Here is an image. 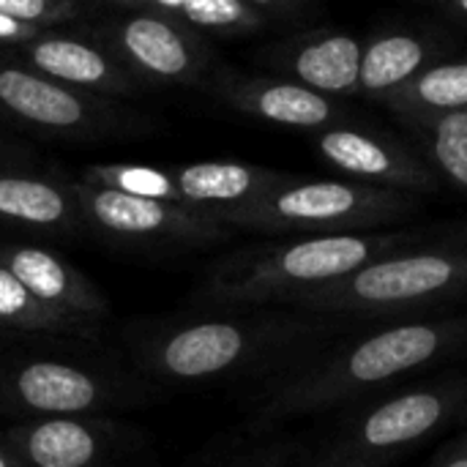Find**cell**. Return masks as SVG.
Segmentation results:
<instances>
[{"label": "cell", "mask_w": 467, "mask_h": 467, "mask_svg": "<svg viewBox=\"0 0 467 467\" xmlns=\"http://www.w3.org/2000/svg\"><path fill=\"white\" fill-rule=\"evenodd\" d=\"M348 334V323L290 306H230L142 323L126 334L129 364L156 386L276 378Z\"/></svg>", "instance_id": "1"}, {"label": "cell", "mask_w": 467, "mask_h": 467, "mask_svg": "<svg viewBox=\"0 0 467 467\" xmlns=\"http://www.w3.org/2000/svg\"><path fill=\"white\" fill-rule=\"evenodd\" d=\"M467 350V315H435L383 323L358 337H339L309 361L271 378L254 400V435L298 416L358 402L375 389L435 367Z\"/></svg>", "instance_id": "2"}, {"label": "cell", "mask_w": 467, "mask_h": 467, "mask_svg": "<svg viewBox=\"0 0 467 467\" xmlns=\"http://www.w3.org/2000/svg\"><path fill=\"white\" fill-rule=\"evenodd\" d=\"M432 230H375L293 235L238 249L211 265L194 301L213 309L296 306L326 285L342 282L378 257L410 246Z\"/></svg>", "instance_id": "3"}, {"label": "cell", "mask_w": 467, "mask_h": 467, "mask_svg": "<svg viewBox=\"0 0 467 467\" xmlns=\"http://www.w3.org/2000/svg\"><path fill=\"white\" fill-rule=\"evenodd\" d=\"M467 304V230H432L421 241L372 260L342 282L326 285L290 309L342 323H400L435 317Z\"/></svg>", "instance_id": "4"}, {"label": "cell", "mask_w": 467, "mask_h": 467, "mask_svg": "<svg viewBox=\"0 0 467 467\" xmlns=\"http://www.w3.org/2000/svg\"><path fill=\"white\" fill-rule=\"evenodd\" d=\"M421 211V197L350 178L287 175L254 202L227 213L222 222L233 233H260L271 238L339 235L394 230Z\"/></svg>", "instance_id": "5"}, {"label": "cell", "mask_w": 467, "mask_h": 467, "mask_svg": "<svg viewBox=\"0 0 467 467\" xmlns=\"http://www.w3.org/2000/svg\"><path fill=\"white\" fill-rule=\"evenodd\" d=\"M161 389L140 372L71 353H0V413L16 421L52 416H104L145 405Z\"/></svg>", "instance_id": "6"}, {"label": "cell", "mask_w": 467, "mask_h": 467, "mask_svg": "<svg viewBox=\"0 0 467 467\" xmlns=\"http://www.w3.org/2000/svg\"><path fill=\"white\" fill-rule=\"evenodd\" d=\"M0 118L49 140H109L148 131L150 120L118 99L55 82L0 49Z\"/></svg>", "instance_id": "7"}, {"label": "cell", "mask_w": 467, "mask_h": 467, "mask_svg": "<svg viewBox=\"0 0 467 467\" xmlns=\"http://www.w3.org/2000/svg\"><path fill=\"white\" fill-rule=\"evenodd\" d=\"M290 172L246 164V161H189V164H140V161H101L79 170L77 178L140 194L150 200L175 202L219 222L263 197Z\"/></svg>", "instance_id": "8"}, {"label": "cell", "mask_w": 467, "mask_h": 467, "mask_svg": "<svg viewBox=\"0 0 467 467\" xmlns=\"http://www.w3.org/2000/svg\"><path fill=\"white\" fill-rule=\"evenodd\" d=\"M71 181L85 233L104 241L142 249L194 252L219 246L233 238V230L211 213L96 186L82 178Z\"/></svg>", "instance_id": "9"}, {"label": "cell", "mask_w": 467, "mask_h": 467, "mask_svg": "<svg viewBox=\"0 0 467 467\" xmlns=\"http://www.w3.org/2000/svg\"><path fill=\"white\" fill-rule=\"evenodd\" d=\"M88 33L142 85L205 88L222 66L211 38L159 11H120Z\"/></svg>", "instance_id": "10"}, {"label": "cell", "mask_w": 467, "mask_h": 467, "mask_svg": "<svg viewBox=\"0 0 467 467\" xmlns=\"http://www.w3.org/2000/svg\"><path fill=\"white\" fill-rule=\"evenodd\" d=\"M462 416H467V380L451 378L413 386L358 410L326 457L380 465L383 460L443 432Z\"/></svg>", "instance_id": "11"}, {"label": "cell", "mask_w": 467, "mask_h": 467, "mask_svg": "<svg viewBox=\"0 0 467 467\" xmlns=\"http://www.w3.org/2000/svg\"><path fill=\"white\" fill-rule=\"evenodd\" d=\"M315 150L326 164L358 183L408 192L416 197L435 194L443 183L435 170L400 140L350 123L315 131Z\"/></svg>", "instance_id": "12"}, {"label": "cell", "mask_w": 467, "mask_h": 467, "mask_svg": "<svg viewBox=\"0 0 467 467\" xmlns=\"http://www.w3.org/2000/svg\"><path fill=\"white\" fill-rule=\"evenodd\" d=\"M5 435L25 467H109L134 438L109 416L25 419L5 427Z\"/></svg>", "instance_id": "13"}, {"label": "cell", "mask_w": 467, "mask_h": 467, "mask_svg": "<svg viewBox=\"0 0 467 467\" xmlns=\"http://www.w3.org/2000/svg\"><path fill=\"white\" fill-rule=\"evenodd\" d=\"M205 88L230 109L285 129L323 131L348 120V109L339 99L279 74H244L219 66Z\"/></svg>", "instance_id": "14"}, {"label": "cell", "mask_w": 467, "mask_h": 467, "mask_svg": "<svg viewBox=\"0 0 467 467\" xmlns=\"http://www.w3.org/2000/svg\"><path fill=\"white\" fill-rule=\"evenodd\" d=\"M8 55L19 57L25 66L55 82L107 99H131L145 88L90 33L44 27Z\"/></svg>", "instance_id": "15"}, {"label": "cell", "mask_w": 467, "mask_h": 467, "mask_svg": "<svg viewBox=\"0 0 467 467\" xmlns=\"http://www.w3.org/2000/svg\"><path fill=\"white\" fill-rule=\"evenodd\" d=\"M0 227L63 241L85 235L74 181L33 161L0 164Z\"/></svg>", "instance_id": "16"}, {"label": "cell", "mask_w": 467, "mask_h": 467, "mask_svg": "<svg viewBox=\"0 0 467 467\" xmlns=\"http://www.w3.org/2000/svg\"><path fill=\"white\" fill-rule=\"evenodd\" d=\"M0 263L49 309L101 328L109 301L101 287L57 252L30 241H0Z\"/></svg>", "instance_id": "17"}, {"label": "cell", "mask_w": 467, "mask_h": 467, "mask_svg": "<svg viewBox=\"0 0 467 467\" xmlns=\"http://www.w3.org/2000/svg\"><path fill=\"white\" fill-rule=\"evenodd\" d=\"M364 41L342 30H312L276 41L260 52V60L279 77L296 79L323 96H358Z\"/></svg>", "instance_id": "18"}, {"label": "cell", "mask_w": 467, "mask_h": 467, "mask_svg": "<svg viewBox=\"0 0 467 467\" xmlns=\"http://www.w3.org/2000/svg\"><path fill=\"white\" fill-rule=\"evenodd\" d=\"M118 11H159L167 14L205 38H238L257 33L265 16L244 0H96Z\"/></svg>", "instance_id": "19"}, {"label": "cell", "mask_w": 467, "mask_h": 467, "mask_svg": "<svg viewBox=\"0 0 467 467\" xmlns=\"http://www.w3.org/2000/svg\"><path fill=\"white\" fill-rule=\"evenodd\" d=\"M402 123L467 109V60L430 63L380 101Z\"/></svg>", "instance_id": "20"}, {"label": "cell", "mask_w": 467, "mask_h": 467, "mask_svg": "<svg viewBox=\"0 0 467 467\" xmlns=\"http://www.w3.org/2000/svg\"><path fill=\"white\" fill-rule=\"evenodd\" d=\"M430 44L410 33H380L364 41L358 93L383 101L408 79H413L424 66H430Z\"/></svg>", "instance_id": "21"}, {"label": "cell", "mask_w": 467, "mask_h": 467, "mask_svg": "<svg viewBox=\"0 0 467 467\" xmlns=\"http://www.w3.org/2000/svg\"><path fill=\"white\" fill-rule=\"evenodd\" d=\"M0 334L14 337H44V339H90L96 328L66 317L41 304L3 263H0Z\"/></svg>", "instance_id": "22"}, {"label": "cell", "mask_w": 467, "mask_h": 467, "mask_svg": "<svg viewBox=\"0 0 467 467\" xmlns=\"http://www.w3.org/2000/svg\"><path fill=\"white\" fill-rule=\"evenodd\" d=\"M435 175L467 194V109L405 123Z\"/></svg>", "instance_id": "23"}, {"label": "cell", "mask_w": 467, "mask_h": 467, "mask_svg": "<svg viewBox=\"0 0 467 467\" xmlns=\"http://www.w3.org/2000/svg\"><path fill=\"white\" fill-rule=\"evenodd\" d=\"M0 11L33 27H63L85 16L90 5L85 0H0Z\"/></svg>", "instance_id": "24"}, {"label": "cell", "mask_w": 467, "mask_h": 467, "mask_svg": "<svg viewBox=\"0 0 467 467\" xmlns=\"http://www.w3.org/2000/svg\"><path fill=\"white\" fill-rule=\"evenodd\" d=\"M38 30H44V27H33V25L19 22V19L0 11V49L11 52V49L22 47L25 41H30Z\"/></svg>", "instance_id": "25"}, {"label": "cell", "mask_w": 467, "mask_h": 467, "mask_svg": "<svg viewBox=\"0 0 467 467\" xmlns=\"http://www.w3.org/2000/svg\"><path fill=\"white\" fill-rule=\"evenodd\" d=\"M287 460V451L285 449H260V451H252L235 462L224 467H282Z\"/></svg>", "instance_id": "26"}, {"label": "cell", "mask_w": 467, "mask_h": 467, "mask_svg": "<svg viewBox=\"0 0 467 467\" xmlns=\"http://www.w3.org/2000/svg\"><path fill=\"white\" fill-rule=\"evenodd\" d=\"M432 467H467V432L460 435L457 441H451L438 457Z\"/></svg>", "instance_id": "27"}, {"label": "cell", "mask_w": 467, "mask_h": 467, "mask_svg": "<svg viewBox=\"0 0 467 467\" xmlns=\"http://www.w3.org/2000/svg\"><path fill=\"white\" fill-rule=\"evenodd\" d=\"M246 5H252L257 14H263L265 19L271 16V14H290V11H296V8H301L306 0H244Z\"/></svg>", "instance_id": "28"}, {"label": "cell", "mask_w": 467, "mask_h": 467, "mask_svg": "<svg viewBox=\"0 0 467 467\" xmlns=\"http://www.w3.org/2000/svg\"><path fill=\"white\" fill-rule=\"evenodd\" d=\"M16 161H33L30 150L8 137H0V164H16Z\"/></svg>", "instance_id": "29"}, {"label": "cell", "mask_w": 467, "mask_h": 467, "mask_svg": "<svg viewBox=\"0 0 467 467\" xmlns=\"http://www.w3.org/2000/svg\"><path fill=\"white\" fill-rule=\"evenodd\" d=\"M0 467H25L22 457H19L16 449L11 446L5 430H0Z\"/></svg>", "instance_id": "30"}, {"label": "cell", "mask_w": 467, "mask_h": 467, "mask_svg": "<svg viewBox=\"0 0 467 467\" xmlns=\"http://www.w3.org/2000/svg\"><path fill=\"white\" fill-rule=\"evenodd\" d=\"M315 467H380V465H372V462H356V460H334V457H326V454H323V460H317V465Z\"/></svg>", "instance_id": "31"}, {"label": "cell", "mask_w": 467, "mask_h": 467, "mask_svg": "<svg viewBox=\"0 0 467 467\" xmlns=\"http://www.w3.org/2000/svg\"><path fill=\"white\" fill-rule=\"evenodd\" d=\"M438 3H443V5H449V8H454L457 14H462L467 19V0H438Z\"/></svg>", "instance_id": "32"}, {"label": "cell", "mask_w": 467, "mask_h": 467, "mask_svg": "<svg viewBox=\"0 0 467 467\" xmlns=\"http://www.w3.org/2000/svg\"><path fill=\"white\" fill-rule=\"evenodd\" d=\"M85 3H88V5H93V3H96V0H85Z\"/></svg>", "instance_id": "33"}]
</instances>
